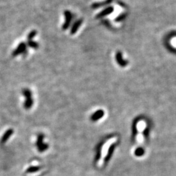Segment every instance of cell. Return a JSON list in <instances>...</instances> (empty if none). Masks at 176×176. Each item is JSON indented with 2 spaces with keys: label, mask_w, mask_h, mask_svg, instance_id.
Returning a JSON list of instances; mask_svg holds the SVG:
<instances>
[{
  "label": "cell",
  "mask_w": 176,
  "mask_h": 176,
  "mask_svg": "<svg viewBox=\"0 0 176 176\" xmlns=\"http://www.w3.org/2000/svg\"><path fill=\"white\" fill-rule=\"evenodd\" d=\"M28 45L30 46V47L35 48V49H37L39 47V45L37 44V43H36L35 42H33L32 41H28Z\"/></svg>",
  "instance_id": "7c38bea8"
},
{
  "label": "cell",
  "mask_w": 176,
  "mask_h": 176,
  "mask_svg": "<svg viewBox=\"0 0 176 176\" xmlns=\"http://www.w3.org/2000/svg\"><path fill=\"white\" fill-rule=\"evenodd\" d=\"M172 42H173V45H175V47H176V39H174L173 40V41H172Z\"/></svg>",
  "instance_id": "9a60e30c"
},
{
  "label": "cell",
  "mask_w": 176,
  "mask_h": 176,
  "mask_svg": "<svg viewBox=\"0 0 176 176\" xmlns=\"http://www.w3.org/2000/svg\"><path fill=\"white\" fill-rule=\"evenodd\" d=\"M13 132H14V131L13 129H9L7 130L1 138V143H5V142H6L9 139L11 136L13 134Z\"/></svg>",
  "instance_id": "5b68a950"
},
{
  "label": "cell",
  "mask_w": 176,
  "mask_h": 176,
  "mask_svg": "<svg viewBox=\"0 0 176 176\" xmlns=\"http://www.w3.org/2000/svg\"><path fill=\"white\" fill-rule=\"evenodd\" d=\"M115 58H116V61L118 64L122 66V67H125V66L127 65V61L123 59L122 54L120 52H117L116 54H115Z\"/></svg>",
  "instance_id": "8992f818"
},
{
  "label": "cell",
  "mask_w": 176,
  "mask_h": 176,
  "mask_svg": "<svg viewBox=\"0 0 176 176\" xmlns=\"http://www.w3.org/2000/svg\"><path fill=\"white\" fill-rule=\"evenodd\" d=\"M103 115V112L102 110H98L97 112H95L92 116V119L95 121L97 119H99L100 118H101Z\"/></svg>",
  "instance_id": "9c48e42d"
},
{
  "label": "cell",
  "mask_w": 176,
  "mask_h": 176,
  "mask_svg": "<svg viewBox=\"0 0 176 176\" xmlns=\"http://www.w3.org/2000/svg\"><path fill=\"white\" fill-rule=\"evenodd\" d=\"M116 136H111V138H107L104 142L100 144L99 153L97 155V164L99 166H101L104 164L105 160L108 158V156L110 155V149L112 150V147L114 143L116 142Z\"/></svg>",
  "instance_id": "6da1fadb"
},
{
  "label": "cell",
  "mask_w": 176,
  "mask_h": 176,
  "mask_svg": "<svg viewBox=\"0 0 176 176\" xmlns=\"http://www.w3.org/2000/svg\"><path fill=\"white\" fill-rule=\"evenodd\" d=\"M114 11V8L112 7H108L107 8H106L105 9H104L103 11H102L101 12H100L98 15L97 16V18H102V17L103 16H107L108 15V14H111L112 12Z\"/></svg>",
  "instance_id": "52a82bcc"
},
{
  "label": "cell",
  "mask_w": 176,
  "mask_h": 176,
  "mask_svg": "<svg viewBox=\"0 0 176 176\" xmlns=\"http://www.w3.org/2000/svg\"><path fill=\"white\" fill-rule=\"evenodd\" d=\"M112 1V0H106V1H104L103 3H95V4H93L92 7H93V8H99L100 7L104 6V5H106L109 4H110Z\"/></svg>",
  "instance_id": "30bf717a"
},
{
  "label": "cell",
  "mask_w": 176,
  "mask_h": 176,
  "mask_svg": "<svg viewBox=\"0 0 176 176\" xmlns=\"http://www.w3.org/2000/svg\"><path fill=\"white\" fill-rule=\"evenodd\" d=\"M36 34H37L36 31H31V32L30 33V34H29L28 36V41H31V39H32L33 37L36 35Z\"/></svg>",
  "instance_id": "4fadbf2b"
},
{
  "label": "cell",
  "mask_w": 176,
  "mask_h": 176,
  "mask_svg": "<svg viewBox=\"0 0 176 176\" xmlns=\"http://www.w3.org/2000/svg\"><path fill=\"white\" fill-rule=\"evenodd\" d=\"M22 93L24 96L25 97V100L24 102V108L25 109H30L33 105V100L31 98V92L30 89H23Z\"/></svg>",
  "instance_id": "7a4b0ae2"
},
{
  "label": "cell",
  "mask_w": 176,
  "mask_h": 176,
  "mask_svg": "<svg viewBox=\"0 0 176 176\" xmlns=\"http://www.w3.org/2000/svg\"><path fill=\"white\" fill-rule=\"evenodd\" d=\"M82 23V19H80V20H76V22H75L74 23V24L73 25V26H72V28H71V33L72 35H74L76 33V31H78V30L79 27L81 25Z\"/></svg>",
  "instance_id": "ba28073f"
},
{
  "label": "cell",
  "mask_w": 176,
  "mask_h": 176,
  "mask_svg": "<svg viewBox=\"0 0 176 176\" xmlns=\"http://www.w3.org/2000/svg\"><path fill=\"white\" fill-rule=\"evenodd\" d=\"M124 17H125V15H124V14H122V15H120V16H118V18L117 19H115V20H116V21L122 20L124 18Z\"/></svg>",
  "instance_id": "5bb4252c"
},
{
  "label": "cell",
  "mask_w": 176,
  "mask_h": 176,
  "mask_svg": "<svg viewBox=\"0 0 176 176\" xmlns=\"http://www.w3.org/2000/svg\"><path fill=\"white\" fill-rule=\"evenodd\" d=\"M25 49H26V45H25V43L21 42L20 44L18 46V47L16 48V50L13 52V56H18V55L23 53L24 52H25Z\"/></svg>",
  "instance_id": "277c9868"
},
{
  "label": "cell",
  "mask_w": 176,
  "mask_h": 176,
  "mask_svg": "<svg viewBox=\"0 0 176 176\" xmlns=\"http://www.w3.org/2000/svg\"><path fill=\"white\" fill-rule=\"evenodd\" d=\"M144 154V149L142 148H138L135 150V155L137 157H141Z\"/></svg>",
  "instance_id": "8fae6325"
},
{
  "label": "cell",
  "mask_w": 176,
  "mask_h": 176,
  "mask_svg": "<svg viewBox=\"0 0 176 176\" xmlns=\"http://www.w3.org/2000/svg\"><path fill=\"white\" fill-rule=\"evenodd\" d=\"M64 15L65 16V21L64 24L63 25V30H67L68 28L69 27V25L71 24V22L72 20V18H73V15H72L71 13L69 11H66L64 13Z\"/></svg>",
  "instance_id": "3957f363"
}]
</instances>
